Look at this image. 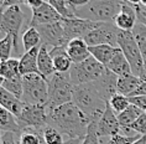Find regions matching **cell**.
Listing matches in <instances>:
<instances>
[{"instance_id":"cell-34","label":"cell","mask_w":146,"mask_h":144,"mask_svg":"<svg viewBox=\"0 0 146 144\" xmlns=\"http://www.w3.org/2000/svg\"><path fill=\"white\" fill-rule=\"evenodd\" d=\"M109 104H110L111 109L114 111V113L118 116V114L124 112V111L130 106V101H129V98L127 97H125V96L116 93L114 97L109 101Z\"/></svg>"},{"instance_id":"cell-42","label":"cell","mask_w":146,"mask_h":144,"mask_svg":"<svg viewBox=\"0 0 146 144\" xmlns=\"http://www.w3.org/2000/svg\"><path fill=\"white\" fill-rule=\"evenodd\" d=\"M136 96H146V81L140 84V87H139L130 97H136Z\"/></svg>"},{"instance_id":"cell-6","label":"cell","mask_w":146,"mask_h":144,"mask_svg":"<svg viewBox=\"0 0 146 144\" xmlns=\"http://www.w3.org/2000/svg\"><path fill=\"white\" fill-rule=\"evenodd\" d=\"M118 47L121 50L124 56L129 62L131 72L134 76L145 81L144 77V57L140 49H139L134 35L131 31H121L120 30L118 36Z\"/></svg>"},{"instance_id":"cell-22","label":"cell","mask_w":146,"mask_h":144,"mask_svg":"<svg viewBox=\"0 0 146 144\" xmlns=\"http://www.w3.org/2000/svg\"><path fill=\"white\" fill-rule=\"evenodd\" d=\"M0 106L6 111H9L10 113H13L16 118L20 116L24 108V102L8 92L4 88L0 90Z\"/></svg>"},{"instance_id":"cell-46","label":"cell","mask_w":146,"mask_h":144,"mask_svg":"<svg viewBox=\"0 0 146 144\" xmlns=\"http://www.w3.org/2000/svg\"><path fill=\"white\" fill-rule=\"evenodd\" d=\"M3 81H4V80H3V77L0 76V90L3 88Z\"/></svg>"},{"instance_id":"cell-18","label":"cell","mask_w":146,"mask_h":144,"mask_svg":"<svg viewBox=\"0 0 146 144\" xmlns=\"http://www.w3.org/2000/svg\"><path fill=\"white\" fill-rule=\"evenodd\" d=\"M50 55L53 58L54 71L58 73H68L71 71L73 62L67 55L66 47H53L50 50Z\"/></svg>"},{"instance_id":"cell-12","label":"cell","mask_w":146,"mask_h":144,"mask_svg":"<svg viewBox=\"0 0 146 144\" xmlns=\"http://www.w3.org/2000/svg\"><path fill=\"white\" fill-rule=\"evenodd\" d=\"M63 29H64V41L68 45L69 41L76 39H83L94 26V21L83 20V19H63Z\"/></svg>"},{"instance_id":"cell-1","label":"cell","mask_w":146,"mask_h":144,"mask_svg":"<svg viewBox=\"0 0 146 144\" xmlns=\"http://www.w3.org/2000/svg\"><path fill=\"white\" fill-rule=\"evenodd\" d=\"M89 123L90 118L73 102L48 111V125L57 129L62 135H67L68 139L84 138Z\"/></svg>"},{"instance_id":"cell-35","label":"cell","mask_w":146,"mask_h":144,"mask_svg":"<svg viewBox=\"0 0 146 144\" xmlns=\"http://www.w3.org/2000/svg\"><path fill=\"white\" fill-rule=\"evenodd\" d=\"M42 135L45 138L47 144H63V135L61 134L57 129H54L51 125L47 127L42 131Z\"/></svg>"},{"instance_id":"cell-20","label":"cell","mask_w":146,"mask_h":144,"mask_svg":"<svg viewBox=\"0 0 146 144\" xmlns=\"http://www.w3.org/2000/svg\"><path fill=\"white\" fill-rule=\"evenodd\" d=\"M40 47L37 46L27 52H25L20 58V73L21 76L31 75V73H40L37 67V57H38V51Z\"/></svg>"},{"instance_id":"cell-14","label":"cell","mask_w":146,"mask_h":144,"mask_svg":"<svg viewBox=\"0 0 146 144\" xmlns=\"http://www.w3.org/2000/svg\"><path fill=\"white\" fill-rule=\"evenodd\" d=\"M63 19L60 16L56 10L50 5L48 1H43V4L38 9L32 10L31 20L29 21V27H37L40 25H47L62 21Z\"/></svg>"},{"instance_id":"cell-19","label":"cell","mask_w":146,"mask_h":144,"mask_svg":"<svg viewBox=\"0 0 146 144\" xmlns=\"http://www.w3.org/2000/svg\"><path fill=\"white\" fill-rule=\"evenodd\" d=\"M37 67L40 75L45 77L46 80H48L50 77H52L56 73L53 66V58L50 55L48 47H46L45 45H41V47H40L38 57H37Z\"/></svg>"},{"instance_id":"cell-39","label":"cell","mask_w":146,"mask_h":144,"mask_svg":"<svg viewBox=\"0 0 146 144\" xmlns=\"http://www.w3.org/2000/svg\"><path fill=\"white\" fill-rule=\"evenodd\" d=\"M131 131H134L136 134L146 135V112H144L139 117V119L130 127Z\"/></svg>"},{"instance_id":"cell-45","label":"cell","mask_w":146,"mask_h":144,"mask_svg":"<svg viewBox=\"0 0 146 144\" xmlns=\"http://www.w3.org/2000/svg\"><path fill=\"white\" fill-rule=\"evenodd\" d=\"M144 77L146 81V60H144Z\"/></svg>"},{"instance_id":"cell-29","label":"cell","mask_w":146,"mask_h":144,"mask_svg":"<svg viewBox=\"0 0 146 144\" xmlns=\"http://www.w3.org/2000/svg\"><path fill=\"white\" fill-rule=\"evenodd\" d=\"M102 116H103V113L90 117L88 131H87V134L82 140V144H100L99 137H98V123H99V119L102 118Z\"/></svg>"},{"instance_id":"cell-2","label":"cell","mask_w":146,"mask_h":144,"mask_svg":"<svg viewBox=\"0 0 146 144\" xmlns=\"http://www.w3.org/2000/svg\"><path fill=\"white\" fill-rule=\"evenodd\" d=\"M121 6L123 1L118 0H92L82 8L76 9V16L94 23H114Z\"/></svg>"},{"instance_id":"cell-44","label":"cell","mask_w":146,"mask_h":144,"mask_svg":"<svg viewBox=\"0 0 146 144\" xmlns=\"http://www.w3.org/2000/svg\"><path fill=\"white\" fill-rule=\"evenodd\" d=\"M83 138H72V139H67L64 140L63 144H82Z\"/></svg>"},{"instance_id":"cell-48","label":"cell","mask_w":146,"mask_h":144,"mask_svg":"<svg viewBox=\"0 0 146 144\" xmlns=\"http://www.w3.org/2000/svg\"><path fill=\"white\" fill-rule=\"evenodd\" d=\"M3 5H4V0H0V10L3 9Z\"/></svg>"},{"instance_id":"cell-27","label":"cell","mask_w":146,"mask_h":144,"mask_svg":"<svg viewBox=\"0 0 146 144\" xmlns=\"http://www.w3.org/2000/svg\"><path fill=\"white\" fill-rule=\"evenodd\" d=\"M20 60L15 57L9 58L8 61H1L0 62V76L3 80H10L14 77L21 76L20 73Z\"/></svg>"},{"instance_id":"cell-10","label":"cell","mask_w":146,"mask_h":144,"mask_svg":"<svg viewBox=\"0 0 146 144\" xmlns=\"http://www.w3.org/2000/svg\"><path fill=\"white\" fill-rule=\"evenodd\" d=\"M120 30L115 26L114 23H94L88 34L83 40L88 45V47L98 45H110L113 47H118V36Z\"/></svg>"},{"instance_id":"cell-7","label":"cell","mask_w":146,"mask_h":144,"mask_svg":"<svg viewBox=\"0 0 146 144\" xmlns=\"http://www.w3.org/2000/svg\"><path fill=\"white\" fill-rule=\"evenodd\" d=\"M105 70L107 67H104L93 56H90L81 64H73L69 71V77L73 86L93 83L103 76Z\"/></svg>"},{"instance_id":"cell-13","label":"cell","mask_w":146,"mask_h":144,"mask_svg":"<svg viewBox=\"0 0 146 144\" xmlns=\"http://www.w3.org/2000/svg\"><path fill=\"white\" fill-rule=\"evenodd\" d=\"M121 132V127L119 124L118 117L114 113V111L111 109L109 102L107 103V108H105L103 116L99 119L98 123V137H115L120 134Z\"/></svg>"},{"instance_id":"cell-11","label":"cell","mask_w":146,"mask_h":144,"mask_svg":"<svg viewBox=\"0 0 146 144\" xmlns=\"http://www.w3.org/2000/svg\"><path fill=\"white\" fill-rule=\"evenodd\" d=\"M41 36V45L46 47H67V44L64 41V29L62 21L57 23L40 25L36 27Z\"/></svg>"},{"instance_id":"cell-40","label":"cell","mask_w":146,"mask_h":144,"mask_svg":"<svg viewBox=\"0 0 146 144\" xmlns=\"http://www.w3.org/2000/svg\"><path fill=\"white\" fill-rule=\"evenodd\" d=\"M131 104L136 106L142 112H146V96H136V97H127Z\"/></svg>"},{"instance_id":"cell-25","label":"cell","mask_w":146,"mask_h":144,"mask_svg":"<svg viewBox=\"0 0 146 144\" xmlns=\"http://www.w3.org/2000/svg\"><path fill=\"white\" fill-rule=\"evenodd\" d=\"M0 131L1 132H11L21 135V129L16 121V117L9 111L0 106Z\"/></svg>"},{"instance_id":"cell-30","label":"cell","mask_w":146,"mask_h":144,"mask_svg":"<svg viewBox=\"0 0 146 144\" xmlns=\"http://www.w3.org/2000/svg\"><path fill=\"white\" fill-rule=\"evenodd\" d=\"M23 45L25 51H30L37 46H41V36L36 27H27L23 35Z\"/></svg>"},{"instance_id":"cell-15","label":"cell","mask_w":146,"mask_h":144,"mask_svg":"<svg viewBox=\"0 0 146 144\" xmlns=\"http://www.w3.org/2000/svg\"><path fill=\"white\" fill-rule=\"evenodd\" d=\"M118 80H119V77L107 68L105 72L103 73V76H102L99 80H97L96 82H93L94 87H96L98 91V93L102 96V98H103L105 102H109L118 93V90H116Z\"/></svg>"},{"instance_id":"cell-36","label":"cell","mask_w":146,"mask_h":144,"mask_svg":"<svg viewBox=\"0 0 146 144\" xmlns=\"http://www.w3.org/2000/svg\"><path fill=\"white\" fill-rule=\"evenodd\" d=\"M136 13V20L139 24L146 26V1H127Z\"/></svg>"},{"instance_id":"cell-17","label":"cell","mask_w":146,"mask_h":144,"mask_svg":"<svg viewBox=\"0 0 146 144\" xmlns=\"http://www.w3.org/2000/svg\"><path fill=\"white\" fill-rule=\"evenodd\" d=\"M66 50H67L68 57L71 58L73 64H81L90 57L89 47L83 39H76L69 41Z\"/></svg>"},{"instance_id":"cell-3","label":"cell","mask_w":146,"mask_h":144,"mask_svg":"<svg viewBox=\"0 0 146 144\" xmlns=\"http://www.w3.org/2000/svg\"><path fill=\"white\" fill-rule=\"evenodd\" d=\"M73 103L89 118L104 113L107 103L98 93L93 83L79 84L73 87Z\"/></svg>"},{"instance_id":"cell-8","label":"cell","mask_w":146,"mask_h":144,"mask_svg":"<svg viewBox=\"0 0 146 144\" xmlns=\"http://www.w3.org/2000/svg\"><path fill=\"white\" fill-rule=\"evenodd\" d=\"M21 134L26 131H42L48 125V109L46 106H31L24 103L23 112L16 118Z\"/></svg>"},{"instance_id":"cell-32","label":"cell","mask_w":146,"mask_h":144,"mask_svg":"<svg viewBox=\"0 0 146 144\" xmlns=\"http://www.w3.org/2000/svg\"><path fill=\"white\" fill-rule=\"evenodd\" d=\"M131 32H133L135 41L141 51L142 57H144V60H146V26L137 23Z\"/></svg>"},{"instance_id":"cell-9","label":"cell","mask_w":146,"mask_h":144,"mask_svg":"<svg viewBox=\"0 0 146 144\" xmlns=\"http://www.w3.org/2000/svg\"><path fill=\"white\" fill-rule=\"evenodd\" d=\"M25 20V13L20 5H13L0 13V31L14 38V52L20 54L19 50V32Z\"/></svg>"},{"instance_id":"cell-5","label":"cell","mask_w":146,"mask_h":144,"mask_svg":"<svg viewBox=\"0 0 146 144\" xmlns=\"http://www.w3.org/2000/svg\"><path fill=\"white\" fill-rule=\"evenodd\" d=\"M23 102L31 106H46L48 102L47 80L40 73L23 76Z\"/></svg>"},{"instance_id":"cell-47","label":"cell","mask_w":146,"mask_h":144,"mask_svg":"<svg viewBox=\"0 0 146 144\" xmlns=\"http://www.w3.org/2000/svg\"><path fill=\"white\" fill-rule=\"evenodd\" d=\"M0 144H3V132L0 131Z\"/></svg>"},{"instance_id":"cell-23","label":"cell","mask_w":146,"mask_h":144,"mask_svg":"<svg viewBox=\"0 0 146 144\" xmlns=\"http://www.w3.org/2000/svg\"><path fill=\"white\" fill-rule=\"evenodd\" d=\"M119 47H113L110 45H98L89 47V52L90 56H93L99 64H102L104 67H107L109 62L111 61V58L114 57Z\"/></svg>"},{"instance_id":"cell-33","label":"cell","mask_w":146,"mask_h":144,"mask_svg":"<svg viewBox=\"0 0 146 144\" xmlns=\"http://www.w3.org/2000/svg\"><path fill=\"white\" fill-rule=\"evenodd\" d=\"M14 50V38L11 35H5L0 40V61H8L11 58Z\"/></svg>"},{"instance_id":"cell-38","label":"cell","mask_w":146,"mask_h":144,"mask_svg":"<svg viewBox=\"0 0 146 144\" xmlns=\"http://www.w3.org/2000/svg\"><path fill=\"white\" fill-rule=\"evenodd\" d=\"M140 134L137 135H133V137H127V135H123V134H118L115 137H111L108 140L107 144H133L140 138Z\"/></svg>"},{"instance_id":"cell-28","label":"cell","mask_w":146,"mask_h":144,"mask_svg":"<svg viewBox=\"0 0 146 144\" xmlns=\"http://www.w3.org/2000/svg\"><path fill=\"white\" fill-rule=\"evenodd\" d=\"M50 5L60 14L62 19H74L76 9L73 8L71 0H50Z\"/></svg>"},{"instance_id":"cell-16","label":"cell","mask_w":146,"mask_h":144,"mask_svg":"<svg viewBox=\"0 0 146 144\" xmlns=\"http://www.w3.org/2000/svg\"><path fill=\"white\" fill-rule=\"evenodd\" d=\"M114 24L121 31H133L135 25L137 24L136 13H135L134 8L130 6L127 1H123L121 10H120L119 15L115 17Z\"/></svg>"},{"instance_id":"cell-4","label":"cell","mask_w":146,"mask_h":144,"mask_svg":"<svg viewBox=\"0 0 146 144\" xmlns=\"http://www.w3.org/2000/svg\"><path fill=\"white\" fill-rule=\"evenodd\" d=\"M48 84V102L47 109L52 111L58 107L72 103L73 101V83L68 73L56 72L47 80Z\"/></svg>"},{"instance_id":"cell-43","label":"cell","mask_w":146,"mask_h":144,"mask_svg":"<svg viewBox=\"0 0 146 144\" xmlns=\"http://www.w3.org/2000/svg\"><path fill=\"white\" fill-rule=\"evenodd\" d=\"M42 4H43V1H41V0H31V1H25V5L29 6L31 10L38 9Z\"/></svg>"},{"instance_id":"cell-24","label":"cell","mask_w":146,"mask_h":144,"mask_svg":"<svg viewBox=\"0 0 146 144\" xmlns=\"http://www.w3.org/2000/svg\"><path fill=\"white\" fill-rule=\"evenodd\" d=\"M142 82H145V81H142L141 78H139V77L134 76V75L119 77L116 90H118L119 94H123V96H125V97H130V96L140 87V84Z\"/></svg>"},{"instance_id":"cell-31","label":"cell","mask_w":146,"mask_h":144,"mask_svg":"<svg viewBox=\"0 0 146 144\" xmlns=\"http://www.w3.org/2000/svg\"><path fill=\"white\" fill-rule=\"evenodd\" d=\"M3 88L23 101V76L3 81Z\"/></svg>"},{"instance_id":"cell-49","label":"cell","mask_w":146,"mask_h":144,"mask_svg":"<svg viewBox=\"0 0 146 144\" xmlns=\"http://www.w3.org/2000/svg\"><path fill=\"white\" fill-rule=\"evenodd\" d=\"M0 62H1V61H0Z\"/></svg>"},{"instance_id":"cell-37","label":"cell","mask_w":146,"mask_h":144,"mask_svg":"<svg viewBox=\"0 0 146 144\" xmlns=\"http://www.w3.org/2000/svg\"><path fill=\"white\" fill-rule=\"evenodd\" d=\"M20 144H40L37 131H26L20 135Z\"/></svg>"},{"instance_id":"cell-26","label":"cell","mask_w":146,"mask_h":144,"mask_svg":"<svg viewBox=\"0 0 146 144\" xmlns=\"http://www.w3.org/2000/svg\"><path fill=\"white\" fill-rule=\"evenodd\" d=\"M142 113L144 112H142L140 108H137L136 106H134L130 103V106L127 107L124 112L118 114L116 117H118L120 127L121 128H130L131 125L139 119V117H140Z\"/></svg>"},{"instance_id":"cell-21","label":"cell","mask_w":146,"mask_h":144,"mask_svg":"<svg viewBox=\"0 0 146 144\" xmlns=\"http://www.w3.org/2000/svg\"><path fill=\"white\" fill-rule=\"evenodd\" d=\"M107 68L109 70V71H111L113 73H115L118 77H124V76L133 75L129 62H127V60L125 58V56H124V54L121 52V50L120 49H118V51L115 52L114 57H113L111 61L109 62Z\"/></svg>"},{"instance_id":"cell-41","label":"cell","mask_w":146,"mask_h":144,"mask_svg":"<svg viewBox=\"0 0 146 144\" xmlns=\"http://www.w3.org/2000/svg\"><path fill=\"white\" fill-rule=\"evenodd\" d=\"M15 135V133L11 132H3V144H17Z\"/></svg>"}]
</instances>
